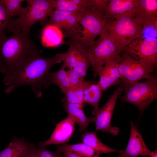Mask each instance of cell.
Returning <instances> with one entry per match:
<instances>
[{
	"instance_id": "cell-21",
	"label": "cell",
	"mask_w": 157,
	"mask_h": 157,
	"mask_svg": "<svg viewBox=\"0 0 157 157\" xmlns=\"http://www.w3.org/2000/svg\"><path fill=\"white\" fill-rule=\"evenodd\" d=\"M65 66L63 64L57 71L49 72L45 82V88H48L50 85L54 84L58 86L61 92H63L71 86L68 76L67 71Z\"/></svg>"
},
{
	"instance_id": "cell-16",
	"label": "cell",
	"mask_w": 157,
	"mask_h": 157,
	"mask_svg": "<svg viewBox=\"0 0 157 157\" xmlns=\"http://www.w3.org/2000/svg\"><path fill=\"white\" fill-rule=\"evenodd\" d=\"M75 123L74 120L68 116L57 124L50 138L43 142V144L46 146L50 144H60L67 142L74 130Z\"/></svg>"
},
{
	"instance_id": "cell-18",
	"label": "cell",
	"mask_w": 157,
	"mask_h": 157,
	"mask_svg": "<svg viewBox=\"0 0 157 157\" xmlns=\"http://www.w3.org/2000/svg\"><path fill=\"white\" fill-rule=\"evenodd\" d=\"M34 145L24 139L15 137L5 148L0 151V157H26Z\"/></svg>"
},
{
	"instance_id": "cell-26",
	"label": "cell",
	"mask_w": 157,
	"mask_h": 157,
	"mask_svg": "<svg viewBox=\"0 0 157 157\" xmlns=\"http://www.w3.org/2000/svg\"><path fill=\"white\" fill-rule=\"evenodd\" d=\"M9 17L13 19L15 16H19L22 14L23 7L21 6L24 0H1Z\"/></svg>"
},
{
	"instance_id": "cell-29",
	"label": "cell",
	"mask_w": 157,
	"mask_h": 157,
	"mask_svg": "<svg viewBox=\"0 0 157 157\" xmlns=\"http://www.w3.org/2000/svg\"><path fill=\"white\" fill-rule=\"evenodd\" d=\"M109 1V0H88L87 8L100 17L103 18V13Z\"/></svg>"
},
{
	"instance_id": "cell-13",
	"label": "cell",
	"mask_w": 157,
	"mask_h": 157,
	"mask_svg": "<svg viewBox=\"0 0 157 157\" xmlns=\"http://www.w3.org/2000/svg\"><path fill=\"white\" fill-rule=\"evenodd\" d=\"M120 59L119 54L107 61L99 71L98 83L103 91L121 82L118 69Z\"/></svg>"
},
{
	"instance_id": "cell-11",
	"label": "cell",
	"mask_w": 157,
	"mask_h": 157,
	"mask_svg": "<svg viewBox=\"0 0 157 157\" xmlns=\"http://www.w3.org/2000/svg\"><path fill=\"white\" fill-rule=\"evenodd\" d=\"M123 90L122 85L118 86L106 102L99 108L95 115L96 130L106 132L114 136L118 134L119 129L112 126L111 121L117 99Z\"/></svg>"
},
{
	"instance_id": "cell-2",
	"label": "cell",
	"mask_w": 157,
	"mask_h": 157,
	"mask_svg": "<svg viewBox=\"0 0 157 157\" xmlns=\"http://www.w3.org/2000/svg\"><path fill=\"white\" fill-rule=\"evenodd\" d=\"M38 50L29 35L13 34L0 39V57L6 68L5 76L10 74L30 55Z\"/></svg>"
},
{
	"instance_id": "cell-22",
	"label": "cell",
	"mask_w": 157,
	"mask_h": 157,
	"mask_svg": "<svg viewBox=\"0 0 157 157\" xmlns=\"http://www.w3.org/2000/svg\"><path fill=\"white\" fill-rule=\"evenodd\" d=\"M83 143L100 154L110 153H122L123 150H116L110 148L101 142L95 132L85 133L81 135Z\"/></svg>"
},
{
	"instance_id": "cell-20",
	"label": "cell",
	"mask_w": 157,
	"mask_h": 157,
	"mask_svg": "<svg viewBox=\"0 0 157 157\" xmlns=\"http://www.w3.org/2000/svg\"><path fill=\"white\" fill-rule=\"evenodd\" d=\"M98 82L96 83L93 81L85 89L83 94V103L89 104L93 107L92 113L94 115H96L99 109V102L103 92Z\"/></svg>"
},
{
	"instance_id": "cell-35",
	"label": "cell",
	"mask_w": 157,
	"mask_h": 157,
	"mask_svg": "<svg viewBox=\"0 0 157 157\" xmlns=\"http://www.w3.org/2000/svg\"><path fill=\"white\" fill-rule=\"evenodd\" d=\"M151 157H157V150L156 149L154 152L151 151V155L150 156Z\"/></svg>"
},
{
	"instance_id": "cell-14",
	"label": "cell",
	"mask_w": 157,
	"mask_h": 157,
	"mask_svg": "<svg viewBox=\"0 0 157 157\" xmlns=\"http://www.w3.org/2000/svg\"><path fill=\"white\" fill-rule=\"evenodd\" d=\"M131 132L126 149L117 157H137L141 156H150L151 151L147 148L142 136L133 122H130Z\"/></svg>"
},
{
	"instance_id": "cell-31",
	"label": "cell",
	"mask_w": 157,
	"mask_h": 157,
	"mask_svg": "<svg viewBox=\"0 0 157 157\" xmlns=\"http://www.w3.org/2000/svg\"><path fill=\"white\" fill-rule=\"evenodd\" d=\"M67 72L71 86L79 85L84 81V78L72 69H69Z\"/></svg>"
},
{
	"instance_id": "cell-7",
	"label": "cell",
	"mask_w": 157,
	"mask_h": 157,
	"mask_svg": "<svg viewBox=\"0 0 157 157\" xmlns=\"http://www.w3.org/2000/svg\"><path fill=\"white\" fill-rule=\"evenodd\" d=\"M122 100L136 106L140 113L157 98V79L152 75L146 80L137 82L123 89Z\"/></svg>"
},
{
	"instance_id": "cell-33",
	"label": "cell",
	"mask_w": 157,
	"mask_h": 157,
	"mask_svg": "<svg viewBox=\"0 0 157 157\" xmlns=\"http://www.w3.org/2000/svg\"><path fill=\"white\" fill-rule=\"evenodd\" d=\"M63 157H83L79 154L72 152H66L61 153Z\"/></svg>"
},
{
	"instance_id": "cell-28",
	"label": "cell",
	"mask_w": 157,
	"mask_h": 157,
	"mask_svg": "<svg viewBox=\"0 0 157 157\" xmlns=\"http://www.w3.org/2000/svg\"><path fill=\"white\" fill-rule=\"evenodd\" d=\"M12 19L8 14L1 0H0V39L6 36L5 33L9 31Z\"/></svg>"
},
{
	"instance_id": "cell-15",
	"label": "cell",
	"mask_w": 157,
	"mask_h": 157,
	"mask_svg": "<svg viewBox=\"0 0 157 157\" xmlns=\"http://www.w3.org/2000/svg\"><path fill=\"white\" fill-rule=\"evenodd\" d=\"M135 0H109L102 16L108 20H114L127 14L133 15Z\"/></svg>"
},
{
	"instance_id": "cell-5",
	"label": "cell",
	"mask_w": 157,
	"mask_h": 157,
	"mask_svg": "<svg viewBox=\"0 0 157 157\" xmlns=\"http://www.w3.org/2000/svg\"><path fill=\"white\" fill-rule=\"evenodd\" d=\"M120 55L118 69L123 89L152 75L156 67L150 63L134 59L123 50Z\"/></svg>"
},
{
	"instance_id": "cell-24",
	"label": "cell",
	"mask_w": 157,
	"mask_h": 157,
	"mask_svg": "<svg viewBox=\"0 0 157 157\" xmlns=\"http://www.w3.org/2000/svg\"><path fill=\"white\" fill-rule=\"evenodd\" d=\"M93 80L84 81L80 85L75 86H71L63 92L65 95V98L70 103H83V92L85 89L93 81Z\"/></svg>"
},
{
	"instance_id": "cell-1",
	"label": "cell",
	"mask_w": 157,
	"mask_h": 157,
	"mask_svg": "<svg viewBox=\"0 0 157 157\" xmlns=\"http://www.w3.org/2000/svg\"><path fill=\"white\" fill-rule=\"evenodd\" d=\"M38 50L34 52L19 65L10 75L5 76L3 82L7 88L5 93L8 94L16 88L28 85L37 97L42 96V90L45 88L47 77L51 68L61 63L64 54L58 53L54 56L43 58L40 56Z\"/></svg>"
},
{
	"instance_id": "cell-8",
	"label": "cell",
	"mask_w": 157,
	"mask_h": 157,
	"mask_svg": "<svg viewBox=\"0 0 157 157\" xmlns=\"http://www.w3.org/2000/svg\"><path fill=\"white\" fill-rule=\"evenodd\" d=\"M106 22V19L100 17L86 8L79 21L83 30H81L75 43L79 44L84 50L88 49L92 45L97 37L105 30Z\"/></svg>"
},
{
	"instance_id": "cell-30",
	"label": "cell",
	"mask_w": 157,
	"mask_h": 157,
	"mask_svg": "<svg viewBox=\"0 0 157 157\" xmlns=\"http://www.w3.org/2000/svg\"><path fill=\"white\" fill-rule=\"evenodd\" d=\"M37 149L39 157H63L61 153L57 151L53 152L47 149L42 142L39 143Z\"/></svg>"
},
{
	"instance_id": "cell-27",
	"label": "cell",
	"mask_w": 157,
	"mask_h": 157,
	"mask_svg": "<svg viewBox=\"0 0 157 157\" xmlns=\"http://www.w3.org/2000/svg\"><path fill=\"white\" fill-rule=\"evenodd\" d=\"M56 9L72 12H81L86 8L72 3L71 0H53Z\"/></svg>"
},
{
	"instance_id": "cell-10",
	"label": "cell",
	"mask_w": 157,
	"mask_h": 157,
	"mask_svg": "<svg viewBox=\"0 0 157 157\" xmlns=\"http://www.w3.org/2000/svg\"><path fill=\"white\" fill-rule=\"evenodd\" d=\"M134 59L146 61L156 68L157 64V39L144 38L142 34L133 40L123 50Z\"/></svg>"
},
{
	"instance_id": "cell-12",
	"label": "cell",
	"mask_w": 157,
	"mask_h": 157,
	"mask_svg": "<svg viewBox=\"0 0 157 157\" xmlns=\"http://www.w3.org/2000/svg\"><path fill=\"white\" fill-rule=\"evenodd\" d=\"M134 17L144 29L157 30V0H135Z\"/></svg>"
},
{
	"instance_id": "cell-25",
	"label": "cell",
	"mask_w": 157,
	"mask_h": 157,
	"mask_svg": "<svg viewBox=\"0 0 157 157\" xmlns=\"http://www.w3.org/2000/svg\"><path fill=\"white\" fill-rule=\"evenodd\" d=\"M74 44L76 47V61L74 68L72 69L83 78L86 75L87 70L91 66L84 49L78 44Z\"/></svg>"
},
{
	"instance_id": "cell-9",
	"label": "cell",
	"mask_w": 157,
	"mask_h": 157,
	"mask_svg": "<svg viewBox=\"0 0 157 157\" xmlns=\"http://www.w3.org/2000/svg\"><path fill=\"white\" fill-rule=\"evenodd\" d=\"M83 11L75 13L55 9L49 15L47 23L55 25L62 30L64 35L69 39L68 43H75L81 30L79 21Z\"/></svg>"
},
{
	"instance_id": "cell-32",
	"label": "cell",
	"mask_w": 157,
	"mask_h": 157,
	"mask_svg": "<svg viewBox=\"0 0 157 157\" xmlns=\"http://www.w3.org/2000/svg\"><path fill=\"white\" fill-rule=\"evenodd\" d=\"M26 157H39L37 153V147L35 145L30 149Z\"/></svg>"
},
{
	"instance_id": "cell-23",
	"label": "cell",
	"mask_w": 157,
	"mask_h": 157,
	"mask_svg": "<svg viewBox=\"0 0 157 157\" xmlns=\"http://www.w3.org/2000/svg\"><path fill=\"white\" fill-rule=\"evenodd\" d=\"M57 147L56 151L59 153L72 152L83 157H99L101 154L83 143L74 144H63Z\"/></svg>"
},
{
	"instance_id": "cell-6",
	"label": "cell",
	"mask_w": 157,
	"mask_h": 157,
	"mask_svg": "<svg viewBox=\"0 0 157 157\" xmlns=\"http://www.w3.org/2000/svg\"><path fill=\"white\" fill-rule=\"evenodd\" d=\"M84 50L94 77L98 76L99 71L107 61L121 52L105 30L91 46Z\"/></svg>"
},
{
	"instance_id": "cell-4",
	"label": "cell",
	"mask_w": 157,
	"mask_h": 157,
	"mask_svg": "<svg viewBox=\"0 0 157 157\" xmlns=\"http://www.w3.org/2000/svg\"><path fill=\"white\" fill-rule=\"evenodd\" d=\"M105 30L121 52L133 40L142 34L145 29L133 15L127 14L117 19H106Z\"/></svg>"
},
{
	"instance_id": "cell-17",
	"label": "cell",
	"mask_w": 157,
	"mask_h": 157,
	"mask_svg": "<svg viewBox=\"0 0 157 157\" xmlns=\"http://www.w3.org/2000/svg\"><path fill=\"white\" fill-rule=\"evenodd\" d=\"M62 101L65 111L68 116L71 117L79 126V131L81 132L86 131L90 123L95 122V116L91 118L87 117L83 110V103L73 104L67 102L64 98Z\"/></svg>"
},
{
	"instance_id": "cell-19",
	"label": "cell",
	"mask_w": 157,
	"mask_h": 157,
	"mask_svg": "<svg viewBox=\"0 0 157 157\" xmlns=\"http://www.w3.org/2000/svg\"><path fill=\"white\" fill-rule=\"evenodd\" d=\"M64 36L62 30L58 27L47 23L41 33V42L45 47H57L63 43Z\"/></svg>"
},
{
	"instance_id": "cell-34",
	"label": "cell",
	"mask_w": 157,
	"mask_h": 157,
	"mask_svg": "<svg viewBox=\"0 0 157 157\" xmlns=\"http://www.w3.org/2000/svg\"><path fill=\"white\" fill-rule=\"evenodd\" d=\"M6 71L5 66L0 57V72L5 74Z\"/></svg>"
},
{
	"instance_id": "cell-3",
	"label": "cell",
	"mask_w": 157,
	"mask_h": 157,
	"mask_svg": "<svg viewBox=\"0 0 157 157\" xmlns=\"http://www.w3.org/2000/svg\"><path fill=\"white\" fill-rule=\"evenodd\" d=\"M19 17L12 20L9 31L13 34L29 35L32 26L40 22L42 25L47 23L49 16L54 8L53 0H27Z\"/></svg>"
}]
</instances>
